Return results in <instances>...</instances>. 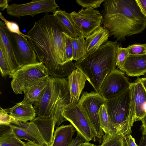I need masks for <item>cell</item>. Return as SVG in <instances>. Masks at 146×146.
Returning a JSON list of instances; mask_svg holds the SVG:
<instances>
[{
	"mask_svg": "<svg viewBox=\"0 0 146 146\" xmlns=\"http://www.w3.org/2000/svg\"><path fill=\"white\" fill-rule=\"evenodd\" d=\"M27 35L38 60L47 68L50 76L64 78L75 69L72 61L67 62L66 36L53 15L46 14Z\"/></svg>",
	"mask_w": 146,
	"mask_h": 146,
	"instance_id": "6da1fadb",
	"label": "cell"
},
{
	"mask_svg": "<svg viewBox=\"0 0 146 146\" xmlns=\"http://www.w3.org/2000/svg\"><path fill=\"white\" fill-rule=\"evenodd\" d=\"M101 11L102 24L116 41L142 33L146 28V18L135 0H105Z\"/></svg>",
	"mask_w": 146,
	"mask_h": 146,
	"instance_id": "7a4b0ae2",
	"label": "cell"
},
{
	"mask_svg": "<svg viewBox=\"0 0 146 146\" xmlns=\"http://www.w3.org/2000/svg\"><path fill=\"white\" fill-rule=\"evenodd\" d=\"M120 45L117 41H108L96 51L86 54L74 63L96 92H98L108 75L116 69V55Z\"/></svg>",
	"mask_w": 146,
	"mask_h": 146,
	"instance_id": "3957f363",
	"label": "cell"
},
{
	"mask_svg": "<svg viewBox=\"0 0 146 146\" xmlns=\"http://www.w3.org/2000/svg\"><path fill=\"white\" fill-rule=\"evenodd\" d=\"M70 95L67 80L50 76L49 84L38 100L34 104L39 117H52L59 126L66 121L62 115L65 108L70 104Z\"/></svg>",
	"mask_w": 146,
	"mask_h": 146,
	"instance_id": "277c9868",
	"label": "cell"
},
{
	"mask_svg": "<svg viewBox=\"0 0 146 146\" xmlns=\"http://www.w3.org/2000/svg\"><path fill=\"white\" fill-rule=\"evenodd\" d=\"M129 87L116 96L106 100L104 103L115 130L116 135L130 134L133 126L128 119Z\"/></svg>",
	"mask_w": 146,
	"mask_h": 146,
	"instance_id": "5b68a950",
	"label": "cell"
},
{
	"mask_svg": "<svg viewBox=\"0 0 146 146\" xmlns=\"http://www.w3.org/2000/svg\"><path fill=\"white\" fill-rule=\"evenodd\" d=\"M49 76L42 62L20 68L13 75L11 86L17 94H24L30 88Z\"/></svg>",
	"mask_w": 146,
	"mask_h": 146,
	"instance_id": "8992f818",
	"label": "cell"
},
{
	"mask_svg": "<svg viewBox=\"0 0 146 146\" xmlns=\"http://www.w3.org/2000/svg\"><path fill=\"white\" fill-rule=\"evenodd\" d=\"M105 100L98 92H84L78 105L80 109L89 120L96 137L101 139L103 135L101 127L98 113Z\"/></svg>",
	"mask_w": 146,
	"mask_h": 146,
	"instance_id": "52a82bcc",
	"label": "cell"
},
{
	"mask_svg": "<svg viewBox=\"0 0 146 146\" xmlns=\"http://www.w3.org/2000/svg\"><path fill=\"white\" fill-rule=\"evenodd\" d=\"M59 7L54 0H33L23 4L13 3L9 5L7 9V13L13 17L19 18L30 16L34 17L41 13H54Z\"/></svg>",
	"mask_w": 146,
	"mask_h": 146,
	"instance_id": "ba28073f",
	"label": "cell"
},
{
	"mask_svg": "<svg viewBox=\"0 0 146 146\" xmlns=\"http://www.w3.org/2000/svg\"><path fill=\"white\" fill-rule=\"evenodd\" d=\"M70 14L77 28L86 38L100 27L102 23V14L92 8H82L78 12L73 11Z\"/></svg>",
	"mask_w": 146,
	"mask_h": 146,
	"instance_id": "9c48e42d",
	"label": "cell"
},
{
	"mask_svg": "<svg viewBox=\"0 0 146 146\" xmlns=\"http://www.w3.org/2000/svg\"><path fill=\"white\" fill-rule=\"evenodd\" d=\"M62 115L66 120L71 123L77 133L86 141L89 142L96 137L89 120L80 109L78 103L70 104L66 107Z\"/></svg>",
	"mask_w": 146,
	"mask_h": 146,
	"instance_id": "30bf717a",
	"label": "cell"
},
{
	"mask_svg": "<svg viewBox=\"0 0 146 146\" xmlns=\"http://www.w3.org/2000/svg\"><path fill=\"white\" fill-rule=\"evenodd\" d=\"M130 84L125 74L115 69L106 76L98 92L106 100H109L122 93Z\"/></svg>",
	"mask_w": 146,
	"mask_h": 146,
	"instance_id": "8fae6325",
	"label": "cell"
},
{
	"mask_svg": "<svg viewBox=\"0 0 146 146\" xmlns=\"http://www.w3.org/2000/svg\"><path fill=\"white\" fill-rule=\"evenodd\" d=\"M9 35L14 56L20 68L39 62L27 37L10 32Z\"/></svg>",
	"mask_w": 146,
	"mask_h": 146,
	"instance_id": "7c38bea8",
	"label": "cell"
},
{
	"mask_svg": "<svg viewBox=\"0 0 146 146\" xmlns=\"http://www.w3.org/2000/svg\"><path fill=\"white\" fill-rule=\"evenodd\" d=\"M0 49L6 59L11 73L13 74L20 67L16 60L10 38L9 32L7 29L4 23L0 21Z\"/></svg>",
	"mask_w": 146,
	"mask_h": 146,
	"instance_id": "4fadbf2b",
	"label": "cell"
},
{
	"mask_svg": "<svg viewBox=\"0 0 146 146\" xmlns=\"http://www.w3.org/2000/svg\"><path fill=\"white\" fill-rule=\"evenodd\" d=\"M67 79L70 95V104H77L85 87L86 78L84 74L76 68L68 76Z\"/></svg>",
	"mask_w": 146,
	"mask_h": 146,
	"instance_id": "5bb4252c",
	"label": "cell"
},
{
	"mask_svg": "<svg viewBox=\"0 0 146 146\" xmlns=\"http://www.w3.org/2000/svg\"><path fill=\"white\" fill-rule=\"evenodd\" d=\"M119 69L130 76H139L146 73V54L129 55Z\"/></svg>",
	"mask_w": 146,
	"mask_h": 146,
	"instance_id": "9a60e30c",
	"label": "cell"
},
{
	"mask_svg": "<svg viewBox=\"0 0 146 146\" xmlns=\"http://www.w3.org/2000/svg\"><path fill=\"white\" fill-rule=\"evenodd\" d=\"M31 121L37 127L46 146H50L54 138L56 119L52 117L38 116Z\"/></svg>",
	"mask_w": 146,
	"mask_h": 146,
	"instance_id": "2e32d148",
	"label": "cell"
},
{
	"mask_svg": "<svg viewBox=\"0 0 146 146\" xmlns=\"http://www.w3.org/2000/svg\"><path fill=\"white\" fill-rule=\"evenodd\" d=\"M53 15L63 33L66 35L73 38L82 35L73 21L70 13L58 8Z\"/></svg>",
	"mask_w": 146,
	"mask_h": 146,
	"instance_id": "e0dca14e",
	"label": "cell"
},
{
	"mask_svg": "<svg viewBox=\"0 0 146 146\" xmlns=\"http://www.w3.org/2000/svg\"><path fill=\"white\" fill-rule=\"evenodd\" d=\"M4 110L17 121L26 123L33 120L36 115L32 104L23 103L21 102L16 104L13 107Z\"/></svg>",
	"mask_w": 146,
	"mask_h": 146,
	"instance_id": "ac0fdd59",
	"label": "cell"
},
{
	"mask_svg": "<svg viewBox=\"0 0 146 146\" xmlns=\"http://www.w3.org/2000/svg\"><path fill=\"white\" fill-rule=\"evenodd\" d=\"M110 36L109 31L103 26H100L86 38L87 54L96 51L108 41Z\"/></svg>",
	"mask_w": 146,
	"mask_h": 146,
	"instance_id": "d6986e66",
	"label": "cell"
},
{
	"mask_svg": "<svg viewBox=\"0 0 146 146\" xmlns=\"http://www.w3.org/2000/svg\"><path fill=\"white\" fill-rule=\"evenodd\" d=\"M76 131L71 124L57 127L54 132L53 141L50 146H67Z\"/></svg>",
	"mask_w": 146,
	"mask_h": 146,
	"instance_id": "ffe728a7",
	"label": "cell"
},
{
	"mask_svg": "<svg viewBox=\"0 0 146 146\" xmlns=\"http://www.w3.org/2000/svg\"><path fill=\"white\" fill-rule=\"evenodd\" d=\"M130 88V103L128 111V119L133 126L134 122L137 121L140 105V98L136 80L131 83Z\"/></svg>",
	"mask_w": 146,
	"mask_h": 146,
	"instance_id": "44dd1931",
	"label": "cell"
},
{
	"mask_svg": "<svg viewBox=\"0 0 146 146\" xmlns=\"http://www.w3.org/2000/svg\"><path fill=\"white\" fill-rule=\"evenodd\" d=\"M50 76H49L30 88L24 94L23 103L33 104L39 99L48 86Z\"/></svg>",
	"mask_w": 146,
	"mask_h": 146,
	"instance_id": "7402d4cb",
	"label": "cell"
},
{
	"mask_svg": "<svg viewBox=\"0 0 146 146\" xmlns=\"http://www.w3.org/2000/svg\"><path fill=\"white\" fill-rule=\"evenodd\" d=\"M0 146H26L17 138L9 125H0Z\"/></svg>",
	"mask_w": 146,
	"mask_h": 146,
	"instance_id": "603a6c76",
	"label": "cell"
},
{
	"mask_svg": "<svg viewBox=\"0 0 146 146\" xmlns=\"http://www.w3.org/2000/svg\"><path fill=\"white\" fill-rule=\"evenodd\" d=\"M98 115L101 127L104 133L110 135H116L115 131L105 104L102 105L100 107Z\"/></svg>",
	"mask_w": 146,
	"mask_h": 146,
	"instance_id": "cb8c5ba5",
	"label": "cell"
},
{
	"mask_svg": "<svg viewBox=\"0 0 146 146\" xmlns=\"http://www.w3.org/2000/svg\"><path fill=\"white\" fill-rule=\"evenodd\" d=\"M70 37L73 47V60L77 61L87 54L85 38L82 35L76 38Z\"/></svg>",
	"mask_w": 146,
	"mask_h": 146,
	"instance_id": "d4e9b609",
	"label": "cell"
},
{
	"mask_svg": "<svg viewBox=\"0 0 146 146\" xmlns=\"http://www.w3.org/2000/svg\"><path fill=\"white\" fill-rule=\"evenodd\" d=\"M13 124L23 129L32 136L35 138L39 144L46 145V144L36 125L33 122L24 123L17 121Z\"/></svg>",
	"mask_w": 146,
	"mask_h": 146,
	"instance_id": "484cf974",
	"label": "cell"
},
{
	"mask_svg": "<svg viewBox=\"0 0 146 146\" xmlns=\"http://www.w3.org/2000/svg\"><path fill=\"white\" fill-rule=\"evenodd\" d=\"M124 136L122 135H110L105 133L103 135V141L98 146H125Z\"/></svg>",
	"mask_w": 146,
	"mask_h": 146,
	"instance_id": "4316f807",
	"label": "cell"
},
{
	"mask_svg": "<svg viewBox=\"0 0 146 146\" xmlns=\"http://www.w3.org/2000/svg\"><path fill=\"white\" fill-rule=\"evenodd\" d=\"M140 98V105L138 121H141L146 115L143 107L146 103V90L141 81V78L138 77L136 80Z\"/></svg>",
	"mask_w": 146,
	"mask_h": 146,
	"instance_id": "83f0119b",
	"label": "cell"
},
{
	"mask_svg": "<svg viewBox=\"0 0 146 146\" xmlns=\"http://www.w3.org/2000/svg\"><path fill=\"white\" fill-rule=\"evenodd\" d=\"M16 137L19 139L25 140L28 141L39 144L38 141L23 129L13 124L9 125Z\"/></svg>",
	"mask_w": 146,
	"mask_h": 146,
	"instance_id": "f1b7e54d",
	"label": "cell"
},
{
	"mask_svg": "<svg viewBox=\"0 0 146 146\" xmlns=\"http://www.w3.org/2000/svg\"><path fill=\"white\" fill-rule=\"evenodd\" d=\"M0 17L4 23L7 29L10 33L21 35L27 38H29L28 35L23 33L20 31L19 25L17 23L7 20L2 15L1 12L0 13Z\"/></svg>",
	"mask_w": 146,
	"mask_h": 146,
	"instance_id": "f546056e",
	"label": "cell"
},
{
	"mask_svg": "<svg viewBox=\"0 0 146 146\" xmlns=\"http://www.w3.org/2000/svg\"><path fill=\"white\" fill-rule=\"evenodd\" d=\"M129 54L127 47H119L117 50L115 60L116 66L119 69L124 64Z\"/></svg>",
	"mask_w": 146,
	"mask_h": 146,
	"instance_id": "4dcf8cb0",
	"label": "cell"
},
{
	"mask_svg": "<svg viewBox=\"0 0 146 146\" xmlns=\"http://www.w3.org/2000/svg\"><path fill=\"white\" fill-rule=\"evenodd\" d=\"M0 70L2 77L11 75V73L8 62L2 50L0 49Z\"/></svg>",
	"mask_w": 146,
	"mask_h": 146,
	"instance_id": "1f68e13d",
	"label": "cell"
},
{
	"mask_svg": "<svg viewBox=\"0 0 146 146\" xmlns=\"http://www.w3.org/2000/svg\"><path fill=\"white\" fill-rule=\"evenodd\" d=\"M127 47L130 55L146 54V43L133 44L129 45Z\"/></svg>",
	"mask_w": 146,
	"mask_h": 146,
	"instance_id": "d6a6232c",
	"label": "cell"
},
{
	"mask_svg": "<svg viewBox=\"0 0 146 146\" xmlns=\"http://www.w3.org/2000/svg\"><path fill=\"white\" fill-rule=\"evenodd\" d=\"M17 121L1 107L0 110V125H8L14 124Z\"/></svg>",
	"mask_w": 146,
	"mask_h": 146,
	"instance_id": "836d02e7",
	"label": "cell"
},
{
	"mask_svg": "<svg viewBox=\"0 0 146 146\" xmlns=\"http://www.w3.org/2000/svg\"><path fill=\"white\" fill-rule=\"evenodd\" d=\"M105 0H76V2L83 8H92L96 9L100 7Z\"/></svg>",
	"mask_w": 146,
	"mask_h": 146,
	"instance_id": "e575fe53",
	"label": "cell"
},
{
	"mask_svg": "<svg viewBox=\"0 0 146 146\" xmlns=\"http://www.w3.org/2000/svg\"><path fill=\"white\" fill-rule=\"evenodd\" d=\"M66 35V55L67 62H68L73 60V49L70 37Z\"/></svg>",
	"mask_w": 146,
	"mask_h": 146,
	"instance_id": "d590c367",
	"label": "cell"
},
{
	"mask_svg": "<svg viewBox=\"0 0 146 146\" xmlns=\"http://www.w3.org/2000/svg\"><path fill=\"white\" fill-rule=\"evenodd\" d=\"M86 141L84 139L77 133V136L75 138L72 139L67 146H80Z\"/></svg>",
	"mask_w": 146,
	"mask_h": 146,
	"instance_id": "8d00e7d4",
	"label": "cell"
},
{
	"mask_svg": "<svg viewBox=\"0 0 146 146\" xmlns=\"http://www.w3.org/2000/svg\"><path fill=\"white\" fill-rule=\"evenodd\" d=\"M125 146H139L136 143L135 139L131 134L124 136Z\"/></svg>",
	"mask_w": 146,
	"mask_h": 146,
	"instance_id": "74e56055",
	"label": "cell"
},
{
	"mask_svg": "<svg viewBox=\"0 0 146 146\" xmlns=\"http://www.w3.org/2000/svg\"><path fill=\"white\" fill-rule=\"evenodd\" d=\"M140 10L146 18V0H135Z\"/></svg>",
	"mask_w": 146,
	"mask_h": 146,
	"instance_id": "f35d334b",
	"label": "cell"
},
{
	"mask_svg": "<svg viewBox=\"0 0 146 146\" xmlns=\"http://www.w3.org/2000/svg\"><path fill=\"white\" fill-rule=\"evenodd\" d=\"M141 121L142 122L141 128L142 134L146 136V115Z\"/></svg>",
	"mask_w": 146,
	"mask_h": 146,
	"instance_id": "ab89813d",
	"label": "cell"
},
{
	"mask_svg": "<svg viewBox=\"0 0 146 146\" xmlns=\"http://www.w3.org/2000/svg\"><path fill=\"white\" fill-rule=\"evenodd\" d=\"M9 1L8 0H0V8L1 11H3L5 9H7L9 5L8 3Z\"/></svg>",
	"mask_w": 146,
	"mask_h": 146,
	"instance_id": "60d3db41",
	"label": "cell"
},
{
	"mask_svg": "<svg viewBox=\"0 0 146 146\" xmlns=\"http://www.w3.org/2000/svg\"><path fill=\"white\" fill-rule=\"evenodd\" d=\"M139 146H146V136L142 135L139 141Z\"/></svg>",
	"mask_w": 146,
	"mask_h": 146,
	"instance_id": "b9f144b4",
	"label": "cell"
},
{
	"mask_svg": "<svg viewBox=\"0 0 146 146\" xmlns=\"http://www.w3.org/2000/svg\"><path fill=\"white\" fill-rule=\"evenodd\" d=\"M25 143L26 146H44L33 142L28 141Z\"/></svg>",
	"mask_w": 146,
	"mask_h": 146,
	"instance_id": "7bdbcfd3",
	"label": "cell"
},
{
	"mask_svg": "<svg viewBox=\"0 0 146 146\" xmlns=\"http://www.w3.org/2000/svg\"><path fill=\"white\" fill-rule=\"evenodd\" d=\"M141 81L146 90V75L144 77L141 78Z\"/></svg>",
	"mask_w": 146,
	"mask_h": 146,
	"instance_id": "ee69618b",
	"label": "cell"
},
{
	"mask_svg": "<svg viewBox=\"0 0 146 146\" xmlns=\"http://www.w3.org/2000/svg\"><path fill=\"white\" fill-rule=\"evenodd\" d=\"M80 146H98L93 144L87 142H85L83 143Z\"/></svg>",
	"mask_w": 146,
	"mask_h": 146,
	"instance_id": "f6af8a7d",
	"label": "cell"
},
{
	"mask_svg": "<svg viewBox=\"0 0 146 146\" xmlns=\"http://www.w3.org/2000/svg\"><path fill=\"white\" fill-rule=\"evenodd\" d=\"M144 110L146 114V103L145 104L143 107Z\"/></svg>",
	"mask_w": 146,
	"mask_h": 146,
	"instance_id": "bcb514c9",
	"label": "cell"
}]
</instances>
